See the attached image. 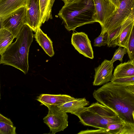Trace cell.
Segmentation results:
<instances>
[{
	"label": "cell",
	"mask_w": 134,
	"mask_h": 134,
	"mask_svg": "<svg viewBox=\"0 0 134 134\" xmlns=\"http://www.w3.org/2000/svg\"><path fill=\"white\" fill-rule=\"evenodd\" d=\"M125 87L110 81L94 90L93 96L98 102L116 112L123 121L134 123V94Z\"/></svg>",
	"instance_id": "6da1fadb"
},
{
	"label": "cell",
	"mask_w": 134,
	"mask_h": 134,
	"mask_svg": "<svg viewBox=\"0 0 134 134\" xmlns=\"http://www.w3.org/2000/svg\"><path fill=\"white\" fill-rule=\"evenodd\" d=\"M33 30L25 24L16 37L1 55L0 64L10 65L27 73L29 68L28 54L33 41Z\"/></svg>",
	"instance_id": "7a4b0ae2"
},
{
	"label": "cell",
	"mask_w": 134,
	"mask_h": 134,
	"mask_svg": "<svg viewBox=\"0 0 134 134\" xmlns=\"http://www.w3.org/2000/svg\"><path fill=\"white\" fill-rule=\"evenodd\" d=\"M95 12L93 0H75L64 4L58 15L68 31H74L78 27L96 22Z\"/></svg>",
	"instance_id": "3957f363"
},
{
	"label": "cell",
	"mask_w": 134,
	"mask_h": 134,
	"mask_svg": "<svg viewBox=\"0 0 134 134\" xmlns=\"http://www.w3.org/2000/svg\"><path fill=\"white\" fill-rule=\"evenodd\" d=\"M75 115L84 125L98 129H105L110 124L122 123L124 121L116 112L98 102L84 107Z\"/></svg>",
	"instance_id": "277c9868"
},
{
	"label": "cell",
	"mask_w": 134,
	"mask_h": 134,
	"mask_svg": "<svg viewBox=\"0 0 134 134\" xmlns=\"http://www.w3.org/2000/svg\"><path fill=\"white\" fill-rule=\"evenodd\" d=\"M134 7V0H122L118 9L108 18L102 31L108 33L122 24L132 13Z\"/></svg>",
	"instance_id": "5b68a950"
},
{
	"label": "cell",
	"mask_w": 134,
	"mask_h": 134,
	"mask_svg": "<svg viewBox=\"0 0 134 134\" xmlns=\"http://www.w3.org/2000/svg\"><path fill=\"white\" fill-rule=\"evenodd\" d=\"M48 114L43 118L44 122L49 127L52 134L63 131L68 126V116L57 106L47 107Z\"/></svg>",
	"instance_id": "8992f818"
},
{
	"label": "cell",
	"mask_w": 134,
	"mask_h": 134,
	"mask_svg": "<svg viewBox=\"0 0 134 134\" xmlns=\"http://www.w3.org/2000/svg\"><path fill=\"white\" fill-rule=\"evenodd\" d=\"M26 14V7L24 6L5 17L0 18V29L8 31L16 38L25 24Z\"/></svg>",
	"instance_id": "52a82bcc"
},
{
	"label": "cell",
	"mask_w": 134,
	"mask_h": 134,
	"mask_svg": "<svg viewBox=\"0 0 134 134\" xmlns=\"http://www.w3.org/2000/svg\"><path fill=\"white\" fill-rule=\"evenodd\" d=\"M25 24L35 32L40 28V6L39 0H26Z\"/></svg>",
	"instance_id": "ba28073f"
},
{
	"label": "cell",
	"mask_w": 134,
	"mask_h": 134,
	"mask_svg": "<svg viewBox=\"0 0 134 134\" xmlns=\"http://www.w3.org/2000/svg\"><path fill=\"white\" fill-rule=\"evenodd\" d=\"M71 43L80 54L91 59L93 58V52L91 41L85 33L80 32L73 33Z\"/></svg>",
	"instance_id": "9c48e42d"
},
{
	"label": "cell",
	"mask_w": 134,
	"mask_h": 134,
	"mask_svg": "<svg viewBox=\"0 0 134 134\" xmlns=\"http://www.w3.org/2000/svg\"><path fill=\"white\" fill-rule=\"evenodd\" d=\"M95 7V19L103 26L117 9L110 0H93Z\"/></svg>",
	"instance_id": "30bf717a"
},
{
	"label": "cell",
	"mask_w": 134,
	"mask_h": 134,
	"mask_svg": "<svg viewBox=\"0 0 134 134\" xmlns=\"http://www.w3.org/2000/svg\"><path fill=\"white\" fill-rule=\"evenodd\" d=\"M113 63L105 59L100 65L95 69V74L93 85H101L110 81L113 77Z\"/></svg>",
	"instance_id": "8fae6325"
},
{
	"label": "cell",
	"mask_w": 134,
	"mask_h": 134,
	"mask_svg": "<svg viewBox=\"0 0 134 134\" xmlns=\"http://www.w3.org/2000/svg\"><path fill=\"white\" fill-rule=\"evenodd\" d=\"M75 99L66 94H42L38 96L36 100L41 103V105H44L46 107L58 106Z\"/></svg>",
	"instance_id": "7c38bea8"
},
{
	"label": "cell",
	"mask_w": 134,
	"mask_h": 134,
	"mask_svg": "<svg viewBox=\"0 0 134 134\" xmlns=\"http://www.w3.org/2000/svg\"><path fill=\"white\" fill-rule=\"evenodd\" d=\"M26 0H0V18L5 17L25 6Z\"/></svg>",
	"instance_id": "4fadbf2b"
},
{
	"label": "cell",
	"mask_w": 134,
	"mask_h": 134,
	"mask_svg": "<svg viewBox=\"0 0 134 134\" xmlns=\"http://www.w3.org/2000/svg\"><path fill=\"white\" fill-rule=\"evenodd\" d=\"M89 104L85 98H75L72 100L57 106L63 111L76 115L84 107Z\"/></svg>",
	"instance_id": "5bb4252c"
},
{
	"label": "cell",
	"mask_w": 134,
	"mask_h": 134,
	"mask_svg": "<svg viewBox=\"0 0 134 134\" xmlns=\"http://www.w3.org/2000/svg\"><path fill=\"white\" fill-rule=\"evenodd\" d=\"M34 37L45 53L52 57L54 55L52 42L50 39L41 30L40 28L35 32Z\"/></svg>",
	"instance_id": "9a60e30c"
},
{
	"label": "cell",
	"mask_w": 134,
	"mask_h": 134,
	"mask_svg": "<svg viewBox=\"0 0 134 134\" xmlns=\"http://www.w3.org/2000/svg\"><path fill=\"white\" fill-rule=\"evenodd\" d=\"M134 76V65L131 60L121 63L115 69L113 77L120 78Z\"/></svg>",
	"instance_id": "2e32d148"
},
{
	"label": "cell",
	"mask_w": 134,
	"mask_h": 134,
	"mask_svg": "<svg viewBox=\"0 0 134 134\" xmlns=\"http://www.w3.org/2000/svg\"><path fill=\"white\" fill-rule=\"evenodd\" d=\"M55 0H39L40 6V26L52 18V9Z\"/></svg>",
	"instance_id": "e0dca14e"
},
{
	"label": "cell",
	"mask_w": 134,
	"mask_h": 134,
	"mask_svg": "<svg viewBox=\"0 0 134 134\" xmlns=\"http://www.w3.org/2000/svg\"><path fill=\"white\" fill-rule=\"evenodd\" d=\"M133 21L131 23L123 30L116 39L115 42V47L117 46L127 49Z\"/></svg>",
	"instance_id": "ac0fdd59"
},
{
	"label": "cell",
	"mask_w": 134,
	"mask_h": 134,
	"mask_svg": "<svg viewBox=\"0 0 134 134\" xmlns=\"http://www.w3.org/2000/svg\"><path fill=\"white\" fill-rule=\"evenodd\" d=\"M15 38L13 34L4 29H0V54L1 55L12 43Z\"/></svg>",
	"instance_id": "d6986e66"
},
{
	"label": "cell",
	"mask_w": 134,
	"mask_h": 134,
	"mask_svg": "<svg viewBox=\"0 0 134 134\" xmlns=\"http://www.w3.org/2000/svg\"><path fill=\"white\" fill-rule=\"evenodd\" d=\"M16 129L10 119L0 114V134H16Z\"/></svg>",
	"instance_id": "ffe728a7"
},
{
	"label": "cell",
	"mask_w": 134,
	"mask_h": 134,
	"mask_svg": "<svg viewBox=\"0 0 134 134\" xmlns=\"http://www.w3.org/2000/svg\"><path fill=\"white\" fill-rule=\"evenodd\" d=\"M127 49L129 58L132 60L134 57V21Z\"/></svg>",
	"instance_id": "44dd1931"
},
{
	"label": "cell",
	"mask_w": 134,
	"mask_h": 134,
	"mask_svg": "<svg viewBox=\"0 0 134 134\" xmlns=\"http://www.w3.org/2000/svg\"><path fill=\"white\" fill-rule=\"evenodd\" d=\"M134 134V123L123 121L118 134Z\"/></svg>",
	"instance_id": "7402d4cb"
},
{
	"label": "cell",
	"mask_w": 134,
	"mask_h": 134,
	"mask_svg": "<svg viewBox=\"0 0 134 134\" xmlns=\"http://www.w3.org/2000/svg\"><path fill=\"white\" fill-rule=\"evenodd\" d=\"M110 81L126 86L134 85V76L118 78L112 77Z\"/></svg>",
	"instance_id": "603a6c76"
},
{
	"label": "cell",
	"mask_w": 134,
	"mask_h": 134,
	"mask_svg": "<svg viewBox=\"0 0 134 134\" xmlns=\"http://www.w3.org/2000/svg\"><path fill=\"white\" fill-rule=\"evenodd\" d=\"M127 53V48L125 47H119L116 50L112 59L110 61L113 63L117 60H119L122 62L124 55Z\"/></svg>",
	"instance_id": "cb8c5ba5"
},
{
	"label": "cell",
	"mask_w": 134,
	"mask_h": 134,
	"mask_svg": "<svg viewBox=\"0 0 134 134\" xmlns=\"http://www.w3.org/2000/svg\"><path fill=\"white\" fill-rule=\"evenodd\" d=\"M107 36L108 34L107 32L101 31L100 35L94 39V46L100 47L107 44Z\"/></svg>",
	"instance_id": "d4e9b609"
},
{
	"label": "cell",
	"mask_w": 134,
	"mask_h": 134,
	"mask_svg": "<svg viewBox=\"0 0 134 134\" xmlns=\"http://www.w3.org/2000/svg\"><path fill=\"white\" fill-rule=\"evenodd\" d=\"M122 123H116L108 125L106 129L108 134H118L121 128Z\"/></svg>",
	"instance_id": "484cf974"
},
{
	"label": "cell",
	"mask_w": 134,
	"mask_h": 134,
	"mask_svg": "<svg viewBox=\"0 0 134 134\" xmlns=\"http://www.w3.org/2000/svg\"><path fill=\"white\" fill-rule=\"evenodd\" d=\"M78 134H107L108 132L107 129H99L97 130H87L82 131L77 133Z\"/></svg>",
	"instance_id": "4316f807"
},
{
	"label": "cell",
	"mask_w": 134,
	"mask_h": 134,
	"mask_svg": "<svg viewBox=\"0 0 134 134\" xmlns=\"http://www.w3.org/2000/svg\"><path fill=\"white\" fill-rule=\"evenodd\" d=\"M111 2L118 9L122 0H110Z\"/></svg>",
	"instance_id": "83f0119b"
},
{
	"label": "cell",
	"mask_w": 134,
	"mask_h": 134,
	"mask_svg": "<svg viewBox=\"0 0 134 134\" xmlns=\"http://www.w3.org/2000/svg\"><path fill=\"white\" fill-rule=\"evenodd\" d=\"M125 88L127 90L134 94V85L126 86Z\"/></svg>",
	"instance_id": "f1b7e54d"
},
{
	"label": "cell",
	"mask_w": 134,
	"mask_h": 134,
	"mask_svg": "<svg viewBox=\"0 0 134 134\" xmlns=\"http://www.w3.org/2000/svg\"><path fill=\"white\" fill-rule=\"evenodd\" d=\"M75 0H65L64 2L65 4H66L72 2Z\"/></svg>",
	"instance_id": "f546056e"
},
{
	"label": "cell",
	"mask_w": 134,
	"mask_h": 134,
	"mask_svg": "<svg viewBox=\"0 0 134 134\" xmlns=\"http://www.w3.org/2000/svg\"><path fill=\"white\" fill-rule=\"evenodd\" d=\"M132 116H133V122H134V110L132 112Z\"/></svg>",
	"instance_id": "4dcf8cb0"
},
{
	"label": "cell",
	"mask_w": 134,
	"mask_h": 134,
	"mask_svg": "<svg viewBox=\"0 0 134 134\" xmlns=\"http://www.w3.org/2000/svg\"><path fill=\"white\" fill-rule=\"evenodd\" d=\"M131 61L132 63L134 65V57Z\"/></svg>",
	"instance_id": "1f68e13d"
},
{
	"label": "cell",
	"mask_w": 134,
	"mask_h": 134,
	"mask_svg": "<svg viewBox=\"0 0 134 134\" xmlns=\"http://www.w3.org/2000/svg\"><path fill=\"white\" fill-rule=\"evenodd\" d=\"M62 1H63V2H64L65 0H61Z\"/></svg>",
	"instance_id": "d6a6232c"
}]
</instances>
